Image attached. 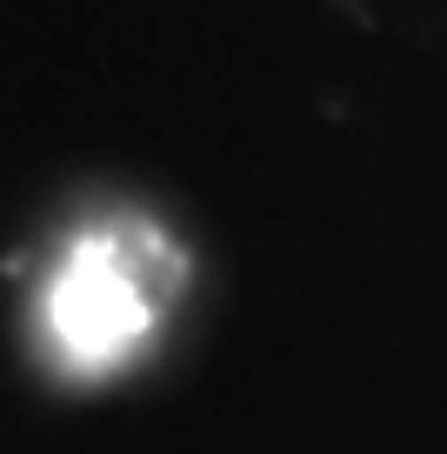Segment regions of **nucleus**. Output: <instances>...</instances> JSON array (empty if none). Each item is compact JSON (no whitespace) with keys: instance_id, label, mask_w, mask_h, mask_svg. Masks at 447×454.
I'll list each match as a JSON object with an SVG mask.
<instances>
[{"instance_id":"nucleus-1","label":"nucleus","mask_w":447,"mask_h":454,"mask_svg":"<svg viewBox=\"0 0 447 454\" xmlns=\"http://www.w3.org/2000/svg\"><path fill=\"white\" fill-rule=\"evenodd\" d=\"M187 294V254L154 214L107 207L54 241L34 287V334L67 381H114L154 355Z\"/></svg>"}]
</instances>
